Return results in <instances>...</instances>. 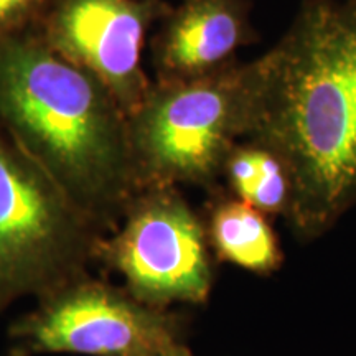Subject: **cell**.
Here are the masks:
<instances>
[{"instance_id":"cell-1","label":"cell","mask_w":356,"mask_h":356,"mask_svg":"<svg viewBox=\"0 0 356 356\" xmlns=\"http://www.w3.org/2000/svg\"><path fill=\"white\" fill-rule=\"evenodd\" d=\"M251 63L244 139L284 160L293 184L286 222L314 241L356 204V0H302Z\"/></svg>"},{"instance_id":"cell-2","label":"cell","mask_w":356,"mask_h":356,"mask_svg":"<svg viewBox=\"0 0 356 356\" xmlns=\"http://www.w3.org/2000/svg\"><path fill=\"white\" fill-rule=\"evenodd\" d=\"M0 127L102 234L140 190L127 114L37 30L0 40Z\"/></svg>"},{"instance_id":"cell-3","label":"cell","mask_w":356,"mask_h":356,"mask_svg":"<svg viewBox=\"0 0 356 356\" xmlns=\"http://www.w3.org/2000/svg\"><path fill=\"white\" fill-rule=\"evenodd\" d=\"M252 63L188 81H152L127 115L134 165L144 186L221 185L231 149L251 121Z\"/></svg>"},{"instance_id":"cell-4","label":"cell","mask_w":356,"mask_h":356,"mask_svg":"<svg viewBox=\"0 0 356 356\" xmlns=\"http://www.w3.org/2000/svg\"><path fill=\"white\" fill-rule=\"evenodd\" d=\"M102 236L0 127V312L91 274Z\"/></svg>"},{"instance_id":"cell-5","label":"cell","mask_w":356,"mask_h":356,"mask_svg":"<svg viewBox=\"0 0 356 356\" xmlns=\"http://www.w3.org/2000/svg\"><path fill=\"white\" fill-rule=\"evenodd\" d=\"M97 262L122 279L136 299L159 309L204 305L216 259L202 213L178 186H144L97 246Z\"/></svg>"},{"instance_id":"cell-6","label":"cell","mask_w":356,"mask_h":356,"mask_svg":"<svg viewBox=\"0 0 356 356\" xmlns=\"http://www.w3.org/2000/svg\"><path fill=\"white\" fill-rule=\"evenodd\" d=\"M181 312L144 304L122 286L83 275L13 320L0 356H154L185 341Z\"/></svg>"},{"instance_id":"cell-7","label":"cell","mask_w":356,"mask_h":356,"mask_svg":"<svg viewBox=\"0 0 356 356\" xmlns=\"http://www.w3.org/2000/svg\"><path fill=\"white\" fill-rule=\"evenodd\" d=\"M168 8L165 0H51L37 33L99 79L129 115L152 86L144 50Z\"/></svg>"},{"instance_id":"cell-8","label":"cell","mask_w":356,"mask_h":356,"mask_svg":"<svg viewBox=\"0 0 356 356\" xmlns=\"http://www.w3.org/2000/svg\"><path fill=\"white\" fill-rule=\"evenodd\" d=\"M251 0H180L150 40L155 81H188L238 63L241 48L259 42Z\"/></svg>"},{"instance_id":"cell-9","label":"cell","mask_w":356,"mask_h":356,"mask_svg":"<svg viewBox=\"0 0 356 356\" xmlns=\"http://www.w3.org/2000/svg\"><path fill=\"white\" fill-rule=\"evenodd\" d=\"M202 216L216 262L256 275H270L282 267L284 249L273 220L236 198L225 186L210 190Z\"/></svg>"},{"instance_id":"cell-10","label":"cell","mask_w":356,"mask_h":356,"mask_svg":"<svg viewBox=\"0 0 356 356\" xmlns=\"http://www.w3.org/2000/svg\"><path fill=\"white\" fill-rule=\"evenodd\" d=\"M225 188L264 213L270 220L289 216L293 200L291 172L273 149L261 142L243 139L225 160L221 172Z\"/></svg>"},{"instance_id":"cell-11","label":"cell","mask_w":356,"mask_h":356,"mask_svg":"<svg viewBox=\"0 0 356 356\" xmlns=\"http://www.w3.org/2000/svg\"><path fill=\"white\" fill-rule=\"evenodd\" d=\"M51 0H0V40L38 29Z\"/></svg>"},{"instance_id":"cell-12","label":"cell","mask_w":356,"mask_h":356,"mask_svg":"<svg viewBox=\"0 0 356 356\" xmlns=\"http://www.w3.org/2000/svg\"><path fill=\"white\" fill-rule=\"evenodd\" d=\"M154 356H195V355L191 353V350L186 346V341H181V343L172 345L165 350L159 351V353H155Z\"/></svg>"}]
</instances>
